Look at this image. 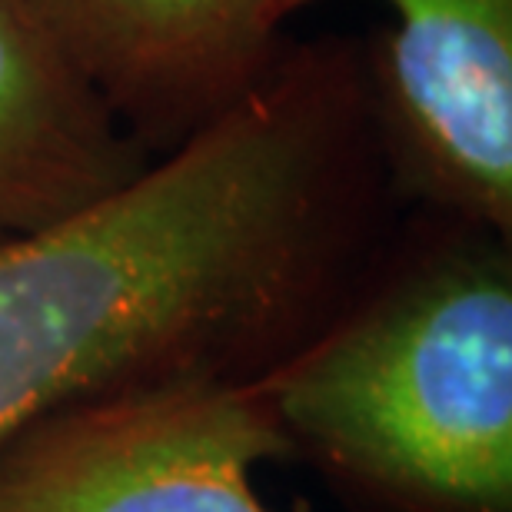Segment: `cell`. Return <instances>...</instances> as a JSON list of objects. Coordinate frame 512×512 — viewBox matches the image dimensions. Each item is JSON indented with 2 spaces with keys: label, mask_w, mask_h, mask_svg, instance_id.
Segmentation results:
<instances>
[{
  "label": "cell",
  "mask_w": 512,
  "mask_h": 512,
  "mask_svg": "<svg viewBox=\"0 0 512 512\" xmlns=\"http://www.w3.org/2000/svg\"><path fill=\"white\" fill-rule=\"evenodd\" d=\"M393 193L366 50L283 47L130 187L0 247V443L130 389L263 380L370 273Z\"/></svg>",
  "instance_id": "cell-1"
},
{
  "label": "cell",
  "mask_w": 512,
  "mask_h": 512,
  "mask_svg": "<svg viewBox=\"0 0 512 512\" xmlns=\"http://www.w3.org/2000/svg\"><path fill=\"white\" fill-rule=\"evenodd\" d=\"M256 386L353 512H512V240L429 213Z\"/></svg>",
  "instance_id": "cell-2"
},
{
  "label": "cell",
  "mask_w": 512,
  "mask_h": 512,
  "mask_svg": "<svg viewBox=\"0 0 512 512\" xmlns=\"http://www.w3.org/2000/svg\"><path fill=\"white\" fill-rule=\"evenodd\" d=\"M293 459L256 383L183 380L67 406L0 443V512H270Z\"/></svg>",
  "instance_id": "cell-3"
},
{
  "label": "cell",
  "mask_w": 512,
  "mask_h": 512,
  "mask_svg": "<svg viewBox=\"0 0 512 512\" xmlns=\"http://www.w3.org/2000/svg\"><path fill=\"white\" fill-rule=\"evenodd\" d=\"M383 4L393 30L366 67L389 183L512 240V0Z\"/></svg>",
  "instance_id": "cell-4"
},
{
  "label": "cell",
  "mask_w": 512,
  "mask_h": 512,
  "mask_svg": "<svg viewBox=\"0 0 512 512\" xmlns=\"http://www.w3.org/2000/svg\"><path fill=\"white\" fill-rule=\"evenodd\" d=\"M153 157L247 100L283 54L296 0H24Z\"/></svg>",
  "instance_id": "cell-5"
},
{
  "label": "cell",
  "mask_w": 512,
  "mask_h": 512,
  "mask_svg": "<svg viewBox=\"0 0 512 512\" xmlns=\"http://www.w3.org/2000/svg\"><path fill=\"white\" fill-rule=\"evenodd\" d=\"M153 160L24 0H0V247L114 197Z\"/></svg>",
  "instance_id": "cell-6"
}]
</instances>
